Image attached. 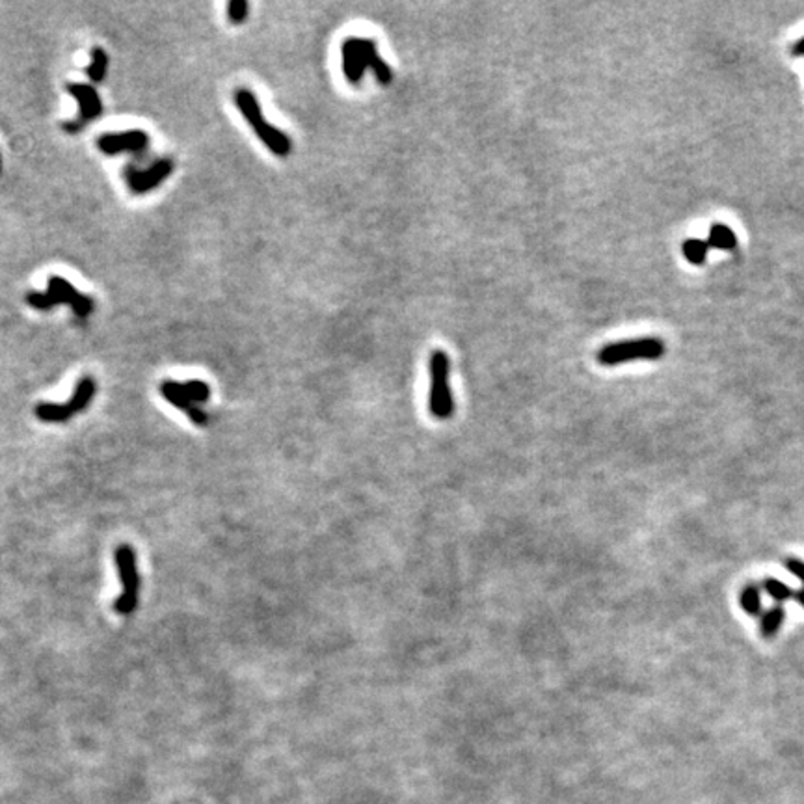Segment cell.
Returning a JSON list of instances; mask_svg holds the SVG:
<instances>
[{
    "instance_id": "7",
    "label": "cell",
    "mask_w": 804,
    "mask_h": 804,
    "mask_svg": "<svg viewBox=\"0 0 804 804\" xmlns=\"http://www.w3.org/2000/svg\"><path fill=\"white\" fill-rule=\"evenodd\" d=\"M114 560H116L118 575H120L121 587H123L121 594L138 597V594H140V573H138L135 549L129 544H120L114 551Z\"/></svg>"
},
{
    "instance_id": "3",
    "label": "cell",
    "mask_w": 804,
    "mask_h": 804,
    "mask_svg": "<svg viewBox=\"0 0 804 804\" xmlns=\"http://www.w3.org/2000/svg\"><path fill=\"white\" fill-rule=\"evenodd\" d=\"M664 354V343L659 338L627 339V341L609 343L597 352V363L615 367L620 363L639 362V360H659Z\"/></svg>"
},
{
    "instance_id": "2",
    "label": "cell",
    "mask_w": 804,
    "mask_h": 804,
    "mask_svg": "<svg viewBox=\"0 0 804 804\" xmlns=\"http://www.w3.org/2000/svg\"><path fill=\"white\" fill-rule=\"evenodd\" d=\"M26 303L32 306L38 311H48L58 303H68L75 311V315L80 318L88 317L93 311V300L86 294L78 293L66 278L60 276H51L48 278L47 293H28L26 294Z\"/></svg>"
},
{
    "instance_id": "18",
    "label": "cell",
    "mask_w": 804,
    "mask_h": 804,
    "mask_svg": "<svg viewBox=\"0 0 804 804\" xmlns=\"http://www.w3.org/2000/svg\"><path fill=\"white\" fill-rule=\"evenodd\" d=\"M108 71V54L105 53V48L93 47L92 48V63L88 66L86 73L92 82H103Z\"/></svg>"
},
{
    "instance_id": "24",
    "label": "cell",
    "mask_w": 804,
    "mask_h": 804,
    "mask_svg": "<svg viewBox=\"0 0 804 804\" xmlns=\"http://www.w3.org/2000/svg\"><path fill=\"white\" fill-rule=\"evenodd\" d=\"M793 600H797V603H799V605H803V607H804V587H803V588H800V590H795V596H793Z\"/></svg>"
},
{
    "instance_id": "14",
    "label": "cell",
    "mask_w": 804,
    "mask_h": 804,
    "mask_svg": "<svg viewBox=\"0 0 804 804\" xmlns=\"http://www.w3.org/2000/svg\"><path fill=\"white\" fill-rule=\"evenodd\" d=\"M708 246L715 250H733L737 246V236L733 229L726 224H713L709 227Z\"/></svg>"
},
{
    "instance_id": "23",
    "label": "cell",
    "mask_w": 804,
    "mask_h": 804,
    "mask_svg": "<svg viewBox=\"0 0 804 804\" xmlns=\"http://www.w3.org/2000/svg\"><path fill=\"white\" fill-rule=\"evenodd\" d=\"M791 53L795 54V56H804V38L799 39L797 43L793 45V48H791Z\"/></svg>"
},
{
    "instance_id": "21",
    "label": "cell",
    "mask_w": 804,
    "mask_h": 804,
    "mask_svg": "<svg viewBox=\"0 0 804 804\" xmlns=\"http://www.w3.org/2000/svg\"><path fill=\"white\" fill-rule=\"evenodd\" d=\"M248 10H250V6H248V2H246V0H231V2H229V6H227V15H229V21H231L233 24L244 23L246 17H248Z\"/></svg>"
},
{
    "instance_id": "5",
    "label": "cell",
    "mask_w": 804,
    "mask_h": 804,
    "mask_svg": "<svg viewBox=\"0 0 804 804\" xmlns=\"http://www.w3.org/2000/svg\"><path fill=\"white\" fill-rule=\"evenodd\" d=\"M172 172H174V160L160 159L147 169H138L135 166H127L125 181L129 184L130 192L144 194L157 188L160 183H164Z\"/></svg>"
},
{
    "instance_id": "10",
    "label": "cell",
    "mask_w": 804,
    "mask_h": 804,
    "mask_svg": "<svg viewBox=\"0 0 804 804\" xmlns=\"http://www.w3.org/2000/svg\"><path fill=\"white\" fill-rule=\"evenodd\" d=\"M341 58H343V73L350 84H360L367 71V66L362 58L360 47H357V38H347L341 45Z\"/></svg>"
},
{
    "instance_id": "9",
    "label": "cell",
    "mask_w": 804,
    "mask_h": 804,
    "mask_svg": "<svg viewBox=\"0 0 804 804\" xmlns=\"http://www.w3.org/2000/svg\"><path fill=\"white\" fill-rule=\"evenodd\" d=\"M69 95H73L78 101L80 106V118H78V125L82 127V123L93 121L95 118H99L103 114V103L101 97L97 93V90L90 84H68Z\"/></svg>"
},
{
    "instance_id": "17",
    "label": "cell",
    "mask_w": 804,
    "mask_h": 804,
    "mask_svg": "<svg viewBox=\"0 0 804 804\" xmlns=\"http://www.w3.org/2000/svg\"><path fill=\"white\" fill-rule=\"evenodd\" d=\"M708 250H709L708 242L702 241V239H687V241L682 244V254H684L685 259H687L691 265H696V266L706 263Z\"/></svg>"
},
{
    "instance_id": "16",
    "label": "cell",
    "mask_w": 804,
    "mask_h": 804,
    "mask_svg": "<svg viewBox=\"0 0 804 804\" xmlns=\"http://www.w3.org/2000/svg\"><path fill=\"white\" fill-rule=\"evenodd\" d=\"M739 605L748 617H760L761 615V596L760 587L756 583H748L743 587L739 594Z\"/></svg>"
},
{
    "instance_id": "22",
    "label": "cell",
    "mask_w": 804,
    "mask_h": 804,
    "mask_svg": "<svg viewBox=\"0 0 804 804\" xmlns=\"http://www.w3.org/2000/svg\"><path fill=\"white\" fill-rule=\"evenodd\" d=\"M785 568H788V572H791L793 575H797V578L800 579L804 583V563L799 559H785Z\"/></svg>"
},
{
    "instance_id": "13",
    "label": "cell",
    "mask_w": 804,
    "mask_h": 804,
    "mask_svg": "<svg viewBox=\"0 0 804 804\" xmlns=\"http://www.w3.org/2000/svg\"><path fill=\"white\" fill-rule=\"evenodd\" d=\"M36 417L43 423H66L73 417L71 409H69L68 402L60 404V402H39L36 406Z\"/></svg>"
},
{
    "instance_id": "12",
    "label": "cell",
    "mask_w": 804,
    "mask_h": 804,
    "mask_svg": "<svg viewBox=\"0 0 804 804\" xmlns=\"http://www.w3.org/2000/svg\"><path fill=\"white\" fill-rule=\"evenodd\" d=\"M97 391V384L92 376H82L80 380L77 382L75 390H73L71 399L68 400V406L71 409V414H80L90 406V402L93 400Z\"/></svg>"
},
{
    "instance_id": "4",
    "label": "cell",
    "mask_w": 804,
    "mask_h": 804,
    "mask_svg": "<svg viewBox=\"0 0 804 804\" xmlns=\"http://www.w3.org/2000/svg\"><path fill=\"white\" fill-rule=\"evenodd\" d=\"M430 371V393H429V409L436 419H449L454 414V400L451 384H449V372H451V362L449 356L443 350H434L430 354L429 362Z\"/></svg>"
},
{
    "instance_id": "6",
    "label": "cell",
    "mask_w": 804,
    "mask_h": 804,
    "mask_svg": "<svg viewBox=\"0 0 804 804\" xmlns=\"http://www.w3.org/2000/svg\"><path fill=\"white\" fill-rule=\"evenodd\" d=\"M150 145V135L145 130H125V132H108L97 140V147L105 155L140 153Z\"/></svg>"
},
{
    "instance_id": "1",
    "label": "cell",
    "mask_w": 804,
    "mask_h": 804,
    "mask_svg": "<svg viewBox=\"0 0 804 804\" xmlns=\"http://www.w3.org/2000/svg\"><path fill=\"white\" fill-rule=\"evenodd\" d=\"M233 99H235L236 108L242 112V116L246 118V121H248L251 125V129L257 132L259 140L263 142V144H265L276 157H281V159L287 157V155L291 153V150H293V142H291V138L285 135L283 130H280L278 127L270 125L268 121H265L263 112H261L259 99L256 97V93L250 92L248 88H241V90H236Z\"/></svg>"
},
{
    "instance_id": "8",
    "label": "cell",
    "mask_w": 804,
    "mask_h": 804,
    "mask_svg": "<svg viewBox=\"0 0 804 804\" xmlns=\"http://www.w3.org/2000/svg\"><path fill=\"white\" fill-rule=\"evenodd\" d=\"M159 391H160V395L168 400L169 404L175 406V408H179V409H183L184 414L188 415V419L192 421L194 424H198V427H205V424H209V414H207V412H205L202 406L194 404V402H190V400L187 399V395H184V391H183V385L179 384V382H175V380L160 382Z\"/></svg>"
},
{
    "instance_id": "20",
    "label": "cell",
    "mask_w": 804,
    "mask_h": 804,
    "mask_svg": "<svg viewBox=\"0 0 804 804\" xmlns=\"http://www.w3.org/2000/svg\"><path fill=\"white\" fill-rule=\"evenodd\" d=\"M181 385H183L187 399L190 402H194V404L199 406V402H207L209 397H211V387L203 380H188Z\"/></svg>"
},
{
    "instance_id": "25",
    "label": "cell",
    "mask_w": 804,
    "mask_h": 804,
    "mask_svg": "<svg viewBox=\"0 0 804 804\" xmlns=\"http://www.w3.org/2000/svg\"><path fill=\"white\" fill-rule=\"evenodd\" d=\"M0 172H2V157H0Z\"/></svg>"
},
{
    "instance_id": "11",
    "label": "cell",
    "mask_w": 804,
    "mask_h": 804,
    "mask_svg": "<svg viewBox=\"0 0 804 804\" xmlns=\"http://www.w3.org/2000/svg\"><path fill=\"white\" fill-rule=\"evenodd\" d=\"M357 47H360V53H362V58L363 62H365L367 69L369 68L372 69V73H375L380 84H384V86L385 84H390V82L393 80V69L390 68V63L384 62V60L380 58L375 41H372V39L357 38Z\"/></svg>"
},
{
    "instance_id": "19",
    "label": "cell",
    "mask_w": 804,
    "mask_h": 804,
    "mask_svg": "<svg viewBox=\"0 0 804 804\" xmlns=\"http://www.w3.org/2000/svg\"><path fill=\"white\" fill-rule=\"evenodd\" d=\"M763 590H766L776 603H780V605L784 602H788V600H793L795 596V590L790 587V585L782 583V581L773 578H767L766 581H763Z\"/></svg>"
},
{
    "instance_id": "15",
    "label": "cell",
    "mask_w": 804,
    "mask_h": 804,
    "mask_svg": "<svg viewBox=\"0 0 804 804\" xmlns=\"http://www.w3.org/2000/svg\"><path fill=\"white\" fill-rule=\"evenodd\" d=\"M782 622H784V607L780 605V603H776V605H773L771 609H767L763 615H761V620H760V633L763 639H773V637L778 633V630H780Z\"/></svg>"
}]
</instances>
